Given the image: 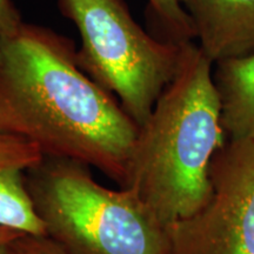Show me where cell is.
<instances>
[{
	"label": "cell",
	"instance_id": "obj_1",
	"mask_svg": "<svg viewBox=\"0 0 254 254\" xmlns=\"http://www.w3.org/2000/svg\"><path fill=\"white\" fill-rule=\"evenodd\" d=\"M0 131L123 186L139 127L79 66L71 41L24 23L0 39Z\"/></svg>",
	"mask_w": 254,
	"mask_h": 254
},
{
	"label": "cell",
	"instance_id": "obj_2",
	"mask_svg": "<svg viewBox=\"0 0 254 254\" xmlns=\"http://www.w3.org/2000/svg\"><path fill=\"white\" fill-rule=\"evenodd\" d=\"M213 63L193 41L155 103L129 157L125 183L165 227L200 211L212 195L209 167L227 140Z\"/></svg>",
	"mask_w": 254,
	"mask_h": 254
},
{
	"label": "cell",
	"instance_id": "obj_3",
	"mask_svg": "<svg viewBox=\"0 0 254 254\" xmlns=\"http://www.w3.org/2000/svg\"><path fill=\"white\" fill-rule=\"evenodd\" d=\"M41 163L30 193L47 237L69 254H170L167 228L132 190L107 189L77 161Z\"/></svg>",
	"mask_w": 254,
	"mask_h": 254
},
{
	"label": "cell",
	"instance_id": "obj_4",
	"mask_svg": "<svg viewBox=\"0 0 254 254\" xmlns=\"http://www.w3.org/2000/svg\"><path fill=\"white\" fill-rule=\"evenodd\" d=\"M80 36L79 66L118 98L138 127L179 67L182 45L148 34L124 0H58Z\"/></svg>",
	"mask_w": 254,
	"mask_h": 254
},
{
	"label": "cell",
	"instance_id": "obj_5",
	"mask_svg": "<svg viewBox=\"0 0 254 254\" xmlns=\"http://www.w3.org/2000/svg\"><path fill=\"white\" fill-rule=\"evenodd\" d=\"M209 178L207 204L166 227L170 254H254V138L227 139Z\"/></svg>",
	"mask_w": 254,
	"mask_h": 254
},
{
	"label": "cell",
	"instance_id": "obj_6",
	"mask_svg": "<svg viewBox=\"0 0 254 254\" xmlns=\"http://www.w3.org/2000/svg\"><path fill=\"white\" fill-rule=\"evenodd\" d=\"M204 55L215 64L254 53V0H178Z\"/></svg>",
	"mask_w": 254,
	"mask_h": 254
},
{
	"label": "cell",
	"instance_id": "obj_7",
	"mask_svg": "<svg viewBox=\"0 0 254 254\" xmlns=\"http://www.w3.org/2000/svg\"><path fill=\"white\" fill-rule=\"evenodd\" d=\"M45 155L37 145L0 131V226L30 237H47L25 183V173L41 165Z\"/></svg>",
	"mask_w": 254,
	"mask_h": 254
},
{
	"label": "cell",
	"instance_id": "obj_8",
	"mask_svg": "<svg viewBox=\"0 0 254 254\" xmlns=\"http://www.w3.org/2000/svg\"><path fill=\"white\" fill-rule=\"evenodd\" d=\"M212 75L226 138H254V53L213 64Z\"/></svg>",
	"mask_w": 254,
	"mask_h": 254
},
{
	"label": "cell",
	"instance_id": "obj_9",
	"mask_svg": "<svg viewBox=\"0 0 254 254\" xmlns=\"http://www.w3.org/2000/svg\"><path fill=\"white\" fill-rule=\"evenodd\" d=\"M148 5L165 34V40L178 45L190 43L195 38L192 21L178 0H147Z\"/></svg>",
	"mask_w": 254,
	"mask_h": 254
},
{
	"label": "cell",
	"instance_id": "obj_10",
	"mask_svg": "<svg viewBox=\"0 0 254 254\" xmlns=\"http://www.w3.org/2000/svg\"><path fill=\"white\" fill-rule=\"evenodd\" d=\"M9 254H69L49 237L24 236L12 247Z\"/></svg>",
	"mask_w": 254,
	"mask_h": 254
},
{
	"label": "cell",
	"instance_id": "obj_11",
	"mask_svg": "<svg viewBox=\"0 0 254 254\" xmlns=\"http://www.w3.org/2000/svg\"><path fill=\"white\" fill-rule=\"evenodd\" d=\"M23 24L11 0H0V39L13 36Z\"/></svg>",
	"mask_w": 254,
	"mask_h": 254
},
{
	"label": "cell",
	"instance_id": "obj_12",
	"mask_svg": "<svg viewBox=\"0 0 254 254\" xmlns=\"http://www.w3.org/2000/svg\"><path fill=\"white\" fill-rule=\"evenodd\" d=\"M24 236L26 234L15 231L13 228L0 226V254H9L15 243Z\"/></svg>",
	"mask_w": 254,
	"mask_h": 254
}]
</instances>
